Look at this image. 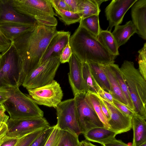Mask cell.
Here are the masks:
<instances>
[{"label": "cell", "instance_id": "6da1fadb", "mask_svg": "<svg viewBox=\"0 0 146 146\" xmlns=\"http://www.w3.org/2000/svg\"><path fill=\"white\" fill-rule=\"evenodd\" d=\"M56 26L38 23L12 41L22 63V80L38 65L48 45L57 33Z\"/></svg>", "mask_w": 146, "mask_h": 146}, {"label": "cell", "instance_id": "7a4b0ae2", "mask_svg": "<svg viewBox=\"0 0 146 146\" xmlns=\"http://www.w3.org/2000/svg\"><path fill=\"white\" fill-rule=\"evenodd\" d=\"M69 43L73 53L82 62L107 64L114 63L117 57L111 54L96 37L80 25L70 36Z\"/></svg>", "mask_w": 146, "mask_h": 146}, {"label": "cell", "instance_id": "3957f363", "mask_svg": "<svg viewBox=\"0 0 146 146\" xmlns=\"http://www.w3.org/2000/svg\"><path fill=\"white\" fill-rule=\"evenodd\" d=\"M120 69L133 102L135 114L146 120V80L133 62L124 60Z\"/></svg>", "mask_w": 146, "mask_h": 146}, {"label": "cell", "instance_id": "277c9868", "mask_svg": "<svg viewBox=\"0 0 146 146\" xmlns=\"http://www.w3.org/2000/svg\"><path fill=\"white\" fill-rule=\"evenodd\" d=\"M9 98L3 104L10 118L19 119L43 117V111L30 96L19 88L8 87Z\"/></svg>", "mask_w": 146, "mask_h": 146}, {"label": "cell", "instance_id": "5b68a950", "mask_svg": "<svg viewBox=\"0 0 146 146\" xmlns=\"http://www.w3.org/2000/svg\"><path fill=\"white\" fill-rule=\"evenodd\" d=\"M0 88H19L22 85L21 58L13 42L9 48L1 54Z\"/></svg>", "mask_w": 146, "mask_h": 146}, {"label": "cell", "instance_id": "8992f818", "mask_svg": "<svg viewBox=\"0 0 146 146\" xmlns=\"http://www.w3.org/2000/svg\"><path fill=\"white\" fill-rule=\"evenodd\" d=\"M14 8L18 13L33 19L38 23L56 26V16L50 0H12Z\"/></svg>", "mask_w": 146, "mask_h": 146}, {"label": "cell", "instance_id": "52a82bcc", "mask_svg": "<svg viewBox=\"0 0 146 146\" xmlns=\"http://www.w3.org/2000/svg\"><path fill=\"white\" fill-rule=\"evenodd\" d=\"M60 64L59 57L49 59L28 73L22 86L28 90L49 84L54 80Z\"/></svg>", "mask_w": 146, "mask_h": 146}, {"label": "cell", "instance_id": "ba28073f", "mask_svg": "<svg viewBox=\"0 0 146 146\" xmlns=\"http://www.w3.org/2000/svg\"><path fill=\"white\" fill-rule=\"evenodd\" d=\"M86 93L78 94L74 96V98L79 125L83 134L92 128L104 127L86 97Z\"/></svg>", "mask_w": 146, "mask_h": 146}, {"label": "cell", "instance_id": "9c48e42d", "mask_svg": "<svg viewBox=\"0 0 146 146\" xmlns=\"http://www.w3.org/2000/svg\"><path fill=\"white\" fill-rule=\"evenodd\" d=\"M56 109L57 119L56 125L59 129L69 131L78 136L82 133L74 98L62 101Z\"/></svg>", "mask_w": 146, "mask_h": 146}, {"label": "cell", "instance_id": "30bf717a", "mask_svg": "<svg viewBox=\"0 0 146 146\" xmlns=\"http://www.w3.org/2000/svg\"><path fill=\"white\" fill-rule=\"evenodd\" d=\"M27 90L37 104L55 108L62 102L63 95L60 84L54 80L44 86Z\"/></svg>", "mask_w": 146, "mask_h": 146}, {"label": "cell", "instance_id": "8fae6325", "mask_svg": "<svg viewBox=\"0 0 146 146\" xmlns=\"http://www.w3.org/2000/svg\"><path fill=\"white\" fill-rule=\"evenodd\" d=\"M6 123L8 131L6 136L18 138L40 129L50 127L48 122L43 117L19 119H9Z\"/></svg>", "mask_w": 146, "mask_h": 146}, {"label": "cell", "instance_id": "7c38bea8", "mask_svg": "<svg viewBox=\"0 0 146 146\" xmlns=\"http://www.w3.org/2000/svg\"><path fill=\"white\" fill-rule=\"evenodd\" d=\"M101 98L110 115V119L108 121L109 129L115 132L116 135L130 130L132 128L131 118L123 113L113 104Z\"/></svg>", "mask_w": 146, "mask_h": 146}, {"label": "cell", "instance_id": "4fadbf2b", "mask_svg": "<svg viewBox=\"0 0 146 146\" xmlns=\"http://www.w3.org/2000/svg\"><path fill=\"white\" fill-rule=\"evenodd\" d=\"M137 0H113L105 9V13L109 22V27L121 24L124 15Z\"/></svg>", "mask_w": 146, "mask_h": 146}, {"label": "cell", "instance_id": "5bb4252c", "mask_svg": "<svg viewBox=\"0 0 146 146\" xmlns=\"http://www.w3.org/2000/svg\"><path fill=\"white\" fill-rule=\"evenodd\" d=\"M5 23L33 26L39 23L33 19L17 12L13 7L12 0H0V24Z\"/></svg>", "mask_w": 146, "mask_h": 146}, {"label": "cell", "instance_id": "9a60e30c", "mask_svg": "<svg viewBox=\"0 0 146 146\" xmlns=\"http://www.w3.org/2000/svg\"><path fill=\"white\" fill-rule=\"evenodd\" d=\"M68 63V79L74 96L78 94L86 93L87 92L83 77V62L73 53Z\"/></svg>", "mask_w": 146, "mask_h": 146}, {"label": "cell", "instance_id": "2e32d148", "mask_svg": "<svg viewBox=\"0 0 146 146\" xmlns=\"http://www.w3.org/2000/svg\"><path fill=\"white\" fill-rule=\"evenodd\" d=\"M70 34L69 31H58L49 42L38 66L49 58L60 57L63 49L69 42Z\"/></svg>", "mask_w": 146, "mask_h": 146}, {"label": "cell", "instance_id": "e0dca14e", "mask_svg": "<svg viewBox=\"0 0 146 146\" xmlns=\"http://www.w3.org/2000/svg\"><path fill=\"white\" fill-rule=\"evenodd\" d=\"M131 15L137 34L146 40V0H137L132 6Z\"/></svg>", "mask_w": 146, "mask_h": 146}, {"label": "cell", "instance_id": "ac0fdd59", "mask_svg": "<svg viewBox=\"0 0 146 146\" xmlns=\"http://www.w3.org/2000/svg\"><path fill=\"white\" fill-rule=\"evenodd\" d=\"M36 25L5 23L0 24V30L5 37L11 42L22 34L31 30Z\"/></svg>", "mask_w": 146, "mask_h": 146}, {"label": "cell", "instance_id": "d6986e66", "mask_svg": "<svg viewBox=\"0 0 146 146\" xmlns=\"http://www.w3.org/2000/svg\"><path fill=\"white\" fill-rule=\"evenodd\" d=\"M137 33L136 28L131 21L127 22L123 25L115 26L111 33L119 48L125 44L134 34Z\"/></svg>", "mask_w": 146, "mask_h": 146}, {"label": "cell", "instance_id": "ffe728a7", "mask_svg": "<svg viewBox=\"0 0 146 146\" xmlns=\"http://www.w3.org/2000/svg\"><path fill=\"white\" fill-rule=\"evenodd\" d=\"M83 135L86 140L101 145L112 140L117 135L115 132L104 127L92 128Z\"/></svg>", "mask_w": 146, "mask_h": 146}, {"label": "cell", "instance_id": "44dd1931", "mask_svg": "<svg viewBox=\"0 0 146 146\" xmlns=\"http://www.w3.org/2000/svg\"><path fill=\"white\" fill-rule=\"evenodd\" d=\"M102 68L108 80L111 88L110 94L114 99L128 107L127 100L123 93L116 76L109 64H102Z\"/></svg>", "mask_w": 146, "mask_h": 146}, {"label": "cell", "instance_id": "7402d4cb", "mask_svg": "<svg viewBox=\"0 0 146 146\" xmlns=\"http://www.w3.org/2000/svg\"><path fill=\"white\" fill-rule=\"evenodd\" d=\"M133 136L132 146H139L146 142L145 120L135 114L131 118Z\"/></svg>", "mask_w": 146, "mask_h": 146}, {"label": "cell", "instance_id": "603a6c76", "mask_svg": "<svg viewBox=\"0 0 146 146\" xmlns=\"http://www.w3.org/2000/svg\"><path fill=\"white\" fill-rule=\"evenodd\" d=\"M87 62L92 76L96 82L101 87L110 93L111 89L109 81L103 69L102 64L92 62Z\"/></svg>", "mask_w": 146, "mask_h": 146}, {"label": "cell", "instance_id": "cb8c5ba5", "mask_svg": "<svg viewBox=\"0 0 146 146\" xmlns=\"http://www.w3.org/2000/svg\"><path fill=\"white\" fill-rule=\"evenodd\" d=\"M100 6L96 0H78V12L81 19L94 15H99Z\"/></svg>", "mask_w": 146, "mask_h": 146}, {"label": "cell", "instance_id": "d4e9b609", "mask_svg": "<svg viewBox=\"0 0 146 146\" xmlns=\"http://www.w3.org/2000/svg\"><path fill=\"white\" fill-rule=\"evenodd\" d=\"M99 41L112 54L119 55V47L111 33L102 30L97 37Z\"/></svg>", "mask_w": 146, "mask_h": 146}, {"label": "cell", "instance_id": "484cf974", "mask_svg": "<svg viewBox=\"0 0 146 146\" xmlns=\"http://www.w3.org/2000/svg\"><path fill=\"white\" fill-rule=\"evenodd\" d=\"M50 1L57 16L65 25H69L80 22L81 18L78 13L59 9L51 0Z\"/></svg>", "mask_w": 146, "mask_h": 146}, {"label": "cell", "instance_id": "4316f807", "mask_svg": "<svg viewBox=\"0 0 146 146\" xmlns=\"http://www.w3.org/2000/svg\"><path fill=\"white\" fill-rule=\"evenodd\" d=\"M109 65L117 78L121 91L125 97L128 104V107L134 111V107L130 97L127 87L118 65L113 63Z\"/></svg>", "mask_w": 146, "mask_h": 146}, {"label": "cell", "instance_id": "83f0119b", "mask_svg": "<svg viewBox=\"0 0 146 146\" xmlns=\"http://www.w3.org/2000/svg\"><path fill=\"white\" fill-rule=\"evenodd\" d=\"M79 25L97 38L102 30L99 21V15H94L82 19Z\"/></svg>", "mask_w": 146, "mask_h": 146}, {"label": "cell", "instance_id": "f1b7e54d", "mask_svg": "<svg viewBox=\"0 0 146 146\" xmlns=\"http://www.w3.org/2000/svg\"><path fill=\"white\" fill-rule=\"evenodd\" d=\"M86 96L92 106L95 112L103 124L104 127L109 129L110 125L108 121L101 108L99 99L96 94L88 91L86 93Z\"/></svg>", "mask_w": 146, "mask_h": 146}, {"label": "cell", "instance_id": "f546056e", "mask_svg": "<svg viewBox=\"0 0 146 146\" xmlns=\"http://www.w3.org/2000/svg\"><path fill=\"white\" fill-rule=\"evenodd\" d=\"M82 75L87 92L98 94L97 90L95 86L90 68L87 62H83Z\"/></svg>", "mask_w": 146, "mask_h": 146}, {"label": "cell", "instance_id": "4dcf8cb0", "mask_svg": "<svg viewBox=\"0 0 146 146\" xmlns=\"http://www.w3.org/2000/svg\"><path fill=\"white\" fill-rule=\"evenodd\" d=\"M61 131V137L58 146H80L78 136L68 131Z\"/></svg>", "mask_w": 146, "mask_h": 146}, {"label": "cell", "instance_id": "1f68e13d", "mask_svg": "<svg viewBox=\"0 0 146 146\" xmlns=\"http://www.w3.org/2000/svg\"><path fill=\"white\" fill-rule=\"evenodd\" d=\"M46 129H40L20 138L15 146H29Z\"/></svg>", "mask_w": 146, "mask_h": 146}, {"label": "cell", "instance_id": "d6a6232c", "mask_svg": "<svg viewBox=\"0 0 146 146\" xmlns=\"http://www.w3.org/2000/svg\"><path fill=\"white\" fill-rule=\"evenodd\" d=\"M139 70L143 78L146 80V43L138 51Z\"/></svg>", "mask_w": 146, "mask_h": 146}, {"label": "cell", "instance_id": "836d02e7", "mask_svg": "<svg viewBox=\"0 0 146 146\" xmlns=\"http://www.w3.org/2000/svg\"><path fill=\"white\" fill-rule=\"evenodd\" d=\"M54 128V126H50L46 129L36 138L29 146H44Z\"/></svg>", "mask_w": 146, "mask_h": 146}, {"label": "cell", "instance_id": "e575fe53", "mask_svg": "<svg viewBox=\"0 0 146 146\" xmlns=\"http://www.w3.org/2000/svg\"><path fill=\"white\" fill-rule=\"evenodd\" d=\"M62 131L56 125L47 140L44 146H58L61 139Z\"/></svg>", "mask_w": 146, "mask_h": 146}, {"label": "cell", "instance_id": "d590c367", "mask_svg": "<svg viewBox=\"0 0 146 146\" xmlns=\"http://www.w3.org/2000/svg\"><path fill=\"white\" fill-rule=\"evenodd\" d=\"M92 77L95 86L97 90L98 95L102 99L113 104V98L111 94L101 87L92 76Z\"/></svg>", "mask_w": 146, "mask_h": 146}, {"label": "cell", "instance_id": "8d00e7d4", "mask_svg": "<svg viewBox=\"0 0 146 146\" xmlns=\"http://www.w3.org/2000/svg\"><path fill=\"white\" fill-rule=\"evenodd\" d=\"M73 53L69 42L64 48L60 55L59 58L60 63H68Z\"/></svg>", "mask_w": 146, "mask_h": 146}, {"label": "cell", "instance_id": "74e56055", "mask_svg": "<svg viewBox=\"0 0 146 146\" xmlns=\"http://www.w3.org/2000/svg\"><path fill=\"white\" fill-rule=\"evenodd\" d=\"M9 116L5 113L0 117V140L5 137L8 131L7 122L9 119Z\"/></svg>", "mask_w": 146, "mask_h": 146}, {"label": "cell", "instance_id": "f35d334b", "mask_svg": "<svg viewBox=\"0 0 146 146\" xmlns=\"http://www.w3.org/2000/svg\"><path fill=\"white\" fill-rule=\"evenodd\" d=\"M113 104L123 113L131 118L135 114L134 111L126 106L114 99Z\"/></svg>", "mask_w": 146, "mask_h": 146}, {"label": "cell", "instance_id": "ab89813d", "mask_svg": "<svg viewBox=\"0 0 146 146\" xmlns=\"http://www.w3.org/2000/svg\"><path fill=\"white\" fill-rule=\"evenodd\" d=\"M11 44V42L5 37L0 30V54L6 50Z\"/></svg>", "mask_w": 146, "mask_h": 146}, {"label": "cell", "instance_id": "60d3db41", "mask_svg": "<svg viewBox=\"0 0 146 146\" xmlns=\"http://www.w3.org/2000/svg\"><path fill=\"white\" fill-rule=\"evenodd\" d=\"M20 138L4 137L2 139L0 146H15Z\"/></svg>", "mask_w": 146, "mask_h": 146}, {"label": "cell", "instance_id": "b9f144b4", "mask_svg": "<svg viewBox=\"0 0 146 146\" xmlns=\"http://www.w3.org/2000/svg\"><path fill=\"white\" fill-rule=\"evenodd\" d=\"M8 87L0 88V105L3 104L9 98Z\"/></svg>", "mask_w": 146, "mask_h": 146}, {"label": "cell", "instance_id": "7bdbcfd3", "mask_svg": "<svg viewBox=\"0 0 146 146\" xmlns=\"http://www.w3.org/2000/svg\"><path fill=\"white\" fill-rule=\"evenodd\" d=\"M69 10L75 13L78 12V0H64Z\"/></svg>", "mask_w": 146, "mask_h": 146}, {"label": "cell", "instance_id": "ee69618b", "mask_svg": "<svg viewBox=\"0 0 146 146\" xmlns=\"http://www.w3.org/2000/svg\"><path fill=\"white\" fill-rule=\"evenodd\" d=\"M102 145V146H129L121 140H117L115 138Z\"/></svg>", "mask_w": 146, "mask_h": 146}, {"label": "cell", "instance_id": "f6af8a7d", "mask_svg": "<svg viewBox=\"0 0 146 146\" xmlns=\"http://www.w3.org/2000/svg\"><path fill=\"white\" fill-rule=\"evenodd\" d=\"M58 8L64 10H69L67 4L64 0H51Z\"/></svg>", "mask_w": 146, "mask_h": 146}, {"label": "cell", "instance_id": "bcb514c9", "mask_svg": "<svg viewBox=\"0 0 146 146\" xmlns=\"http://www.w3.org/2000/svg\"><path fill=\"white\" fill-rule=\"evenodd\" d=\"M99 98V101L100 104V107L101 108L106 116V117L108 119V121L110 119V116L109 115V112L108 111V110L106 107L105 105L104 104L101 98L99 96L98 94H96Z\"/></svg>", "mask_w": 146, "mask_h": 146}, {"label": "cell", "instance_id": "7dc6e473", "mask_svg": "<svg viewBox=\"0 0 146 146\" xmlns=\"http://www.w3.org/2000/svg\"><path fill=\"white\" fill-rule=\"evenodd\" d=\"M6 110L4 105H0V117L3 115L5 113Z\"/></svg>", "mask_w": 146, "mask_h": 146}, {"label": "cell", "instance_id": "c3c4849f", "mask_svg": "<svg viewBox=\"0 0 146 146\" xmlns=\"http://www.w3.org/2000/svg\"><path fill=\"white\" fill-rule=\"evenodd\" d=\"M80 146H87L86 144V141L83 140L80 142Z\"/></svg>", "mask_w": 146, "mask_h": 146}, {"label": "cell", "instance_id": "681fc988", "mask_svg": "<svg viewBox=\"0 0 146 146\" xmlns=\"http://www.w3.org/2000/svg\"><path fill=\"white\" fill-rule=\"evenodd\" d=\"M86 144L87 146H98L92 144L90 142L87 141Z\"/></svg>", "mask_w": 146, "mask_h": 146}, {"label": "cell", "instance_id": "f907efd6", "mask_svg": "<svg viewBox=\"0 0 146 146\" xmlns=\"http://www.w3.org/2000/svg\"><path fill=\"white\" fill-rule=\"evenodd\" d=\"M139 146H146V142H145Z\"/></svg>", "mask_w": 146, "mask_h": 146}, {"label": "cell", "instance_id": "816d5d0a", "mask_svg": "<svg viewBox=\"0 0 146 146\" xmlns=\"http://www.w3.org/2000/svg\"><path fill=\"white\" fill-rule=\"evenodd\" d=\"M3 139V138H2ZM2 139L0 140V144H1L2 141Z\"/></svg>", "mask_w": 146, "mask_h": 146}, {"label": "cell", "instance_id": "f5cc1de1", "mask_svg": "<svg viewBox=\"0 0 146 146\" xmlns=\"http://www.w3.org/2000/svg\"><path fill=\"white\" fill-rule=\"evenodd\" d=\"M1 54H0V60L1 58Z\"/></svg>", "mask_w": 146, "mask_h": 146}]
</instances>
